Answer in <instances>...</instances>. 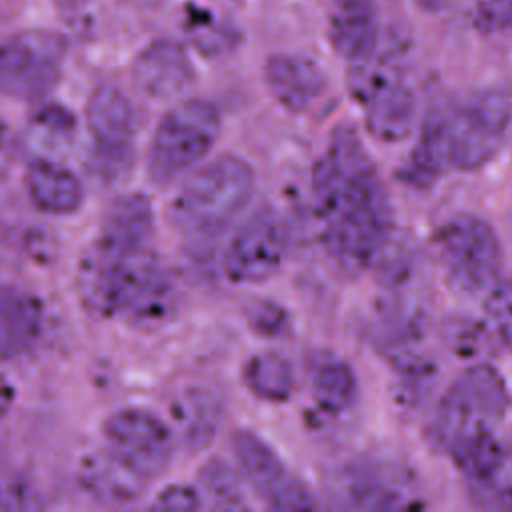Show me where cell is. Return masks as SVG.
<instances>
[{"mask_svg": "<svg viewBox=\"0 0 512 512\" xmlns=\"http://www.w3.org/2000/svg\"><path fill=\"white\" fill-rule=\"evenodd\" d=\"M152 236L154 212L150 200L142 194H124L106 210L96 242L112 250L134 252L148 250Z\"/></svg>", "mask_w": 512, "mask_h": 512, "instance_id": "cell-19", "label": "cell"}, {"mask_svg": "<svg viewBox=\"0 0 512 512\" xmlns=\"http://www.w3.org/2000/svg\"><path fill=\"white\" fill-rule=\"evenodd\" d=\"M254 184L256 176L246 160L222 154L186 178L170 204V220L188 236H212L244 210Z\"/></svg>", "mask_w": 512, "mask_h": 512, "instance_id": "cell-4", "label": "cell"}, {"mask_svg": "<svg viewBox=\"0 0 512 512\" xmlns=\"http://www.w3.org/2000/svg\"><path fill=\"white\" fill-rule=\"evenodd\" d=\"M44 328L42 300L18 286H0V364L32 350Z\"/></svg>", "mask_w": 512, "mask_h": 512, "instance_id": "cell-16", "label": "cell"}, {"mask_svg": "<svg viewBox=\"0 0 512 512\" xmlns=\"http://www.w3.org/2000/svg\"><path fill=\"white\" fill-rule=\"evenodd\" d=\"M132 78L146 96L168 100L182 94L192 84L194 66L178 42L154 40L136 56Z\"/></svg>", "mask_w": 512, "mask_h": 512, "instance_id": "cell-13", "label": "cell"}, {"mask_svg": "<svg viewBox=\"0 0 512 512\" xmlns=\"http://www.w3.org/2000/svg\"><path fill=\"white\" fill-rule=\"evenodd\" d=\"M334 50L352 64L378 50V16L372 0H336L328 18Z\"/></svg>", "mask_w": 512, "mask_h": 512, "instance_id": "cell-17", "label": "cell"}, {"mask_svg": "<svg viewBox=\"0 0 512 512\" xmlns=\"http://www.w3.org/2000/svg\"><path fill=\"white\" fill-rule=\"evenodd\" d=\"M40 506V496L32 484L18 478H0V510H32Z\"/></svg>", "mask_w": 512, "mask_h": 512, "instance_id": "cell-33", "label": "cell"}, {"mask_svg": "<svg viewBox=\"0 0 512 512\" xmlns=\"http://www.w3.org/2000/svg\"><path fill=\"white\" fill-rule=\"evenodd\" d=\"M78 290L94 314L140 330L164 326L178 308L176 284L150 248L122 252L94 242L80 262Z\"/></svg>", "mask_w": 512, "mask_h": 512, "instance_id": "cell-3", "label": "cell"}, {"mask_svg": "<svg viewBox=\"0 0 512 512\" xmlns=\"http://www.w3.org/2000/svg\"><path fill=\"white\" fill-rule=\"evenodd\" d=\"M484 312L496 344L512 352V284H494L488 292Z\"/></svg>", "mask_w": 512, "mask_h": 512, "instance_id": "cell-31", "label": "cell"}, {"mask_svg": "<svg viewBox=\"0 0 512 512\" xmlns=\"http://www.w3.org/2000/svg\"><path fill=\"white\" fill-rule=\"evenodd\" d=\"M250 326L262 336H284L290 328V318L286 310L272 300H258L248 310Z\"/></svg>", "mask_w": 512, "mask_h": 512, "instance_id": "cell-32", "label": "cell"}, {"mask_svg": "<svg viewBox=\"0 0 512 512\" xmlns=\"http://www.w3.org/2000/svg\"><path fill=\"white\" fill-rule=\"evenodd\" d=\"M200 496L212 508L218 510H246L248 502L244 498V488L240 482V472L234 470L222 458L208 460L198 472Z\"/></svg>", "mask_w": 512, "mask_h": 512, "instance_id": "cell-27", "label": "cell"}, {"mask_svg": "<svg viewBox=\"0 0 512 512\" xmlns=\"http://www.w3.org/2000/svg\"><path fill=\"white\" fill-rule=\"evenodd\" d=\"M204 506V500L200 492L188 484H170L162 488L154 500L150 502V508L158 510H200Z\"/></svg>", "mask_w": 512, "mask_h": 512, "instance_id": "cell-34", "label": "cell"}, {"mask_svg": "<svg viewBox=\"0 0 512 512\" xmlns=\"http://www.w3.org/2000/svg\"><path fill=\"white\" fill-rule=\"evenodd\" d=\"M220 134L218 108L202 98H188L158 122L148 148V174L156 184H170L192 172L212 150Z\"/></svg>", "mask_w": 512, "mask_h": 512, "instance_id": "cell-5", "label": "cell"}, {"mask_svg": "<svg viewBox=\"0 0 512 512\" xmlns=\"http://www.w3.org/2000/svg\"><path fill=\"white\" fill-rule=\"evenodd\" d=\"M368 132L380 142L404 140L416 116V98L402 78L378 88L364 102Z\"/></svg>", "mask_w": 512, "mask_h": 512, "instance_id": "cell-22", "label": "cell"}, {"mask_svg": "<svg viewBox=\"0 0 512 512\" xmlns=\"http://www.w3.org/2000/svg\"><path fill=\"white\" fill-rule=\"evenodd\" d=\"M472 496L484 508L512 510V438L502 442V452L492 472L472 486Z\"/></svg>", "mask_w": 512, "mask_h": 512, "instance_id": "cell-29", "label": "cell"}, {"mask_svg": "<svg viewBox=\"0 0 512 512\" xmlns=\"http://www.w3.org/2000/svg\"><path fill=\"white\" fill-rule=\"evenodd\" d=\"M512 396L504 376L490 364H474L454 378L442 394L430 424L436 446L446 450L454 440L492 430L504 418Z\"/></svg>", "mask_w": 512, "mask_h": 512, "instance_id": "cell-6", "label": "cell"}, {"mask_svg": "<svg viewBox=\"0 0 512 512\" xmlns=\"http://www.w3.org/2000/svg\"><path fill=\"white\" fill-rule=\"evenodd\" d=\"M14 388H12V384L4 378V376H0V420L10 412V408H12V404H14Z\"/></svg>", "mask_w": 512, "mask_h": 512, "instance_id": "cell-37", "label": "cell"}, {"mask_svg": "<svg viewBox=\"0 0 512 512\" xmlns=\"http://www.w3.org/2000/svg\"><path fill=\"white\" fill-rule=\"evenodd\" d=\"M14 150H16V144H14L12 132H10V128L0 120V180L8 174V170H10V166H12Z\"/></svg>", "mask_w": 512, "mask_h": 512, "instance_id": "cell-36", "label": "cell"}, {"mask_svg": "<svg viewBox=\"0 0 512 512\" xmlns=\"http://www.w3.org/2000/svg\"><path fill=\"white\" fill-rule=\"evenodd\" d=\"M26 192L30 202L54 216L76 212L84 202V188L78 176L58 160L34 158L26 170Z\"/></svg>", "mask_w": 512, "mask_h": 512, "instance_id": "cell-20", "label": "cell"}, {"mask_svg": "<svg viewBox=\"0 0 512 512\" xmlns=\"http://www.w3.org/2000/svg\"><path fill=\"white\" fill-rule=\"evenodd\" d=\"M306 380L312 400L326 414H342L358 398V380L346 360L330 350L310 352L306 358Z\"/></svg>", "mask_w": 512, "mask_h": 512, "instance_id": "cell-21", "label": "cell"}, {"mask_svg": "<svg viewBox=\"0 0 512 512\" xmlns=\"http://www.w3.org/2000/svg\"><path fill=\"white\" fill-rule=\"evenodd\" d=\"M220 400L206 388H186L172 402V418L182 440L192 446H204L220 422Z\"/></svg>", "mask_w": 512, "mask_h": 512, "instance_id": "cell-23", "label": "cell"}, {"mask_svg": "<svg viewBox=\"0 0 512 512\" xmlns=\"http://www.w3.org/2000/svg\"><path fill=\"white\" fill-rule=\"evenodd\" d=\"M104 446L132 466L148 482L160 476L172 458L174 438L156 414L142 408H124L110 414L102 426Z\"/></svg>", "mask_w": 512, "mask_h": 512, "instance_id": "cell-12", "label": "cell"}, {"mask_svg": "<svg viewBox=\"0 0 512 512\" xmlns=\"http://www.w3.org/2000/svg\"><path fill=\"white\" fill-rule=\"evenodd\" d=\"M264 78L270 94L290 112H306L326 90V76L320 66L300 54L270 56Z\"/></svg>", "mask_w": 512, "mask_h": 512, "instance_id": "cell-15", "label": "cell"}, {"mask_svg": "<svg viewBox=\"0 0 512 512\" xmlns=\"http://www.w3.org/2000/svg\"><path fill=\"white\" fill-rule=\"evenodd\" d=\"M186 32L192 44L206 56H218L234 48V30L204 10H190L186 18Z\"/></svg>", "mask_w": 512, "mask_h": 512, "instance_id": "cell-30", "label": "cell"}, {"mask_svg": "<svg viewBox=\"0 0 512 512\" xmlns=\"http://www.w3.org/2000/svg\"><path fill=\"white\" fill-rule=\"evenodd\" d=\"M286 252L288 236L282 218L270 206H262L232 234L222 268L228 280L236 284H258L282 268Z\"/></svg>", "mask_w": 512, "mask_h": 512, "instance_id": "cell-10", "label": "cell"}, {"mask_svg": "<svg viewBox=\"0 0 512 512\" xmlns=\"http://www.w3.org/2000/svg\"><path fill=\"white\" fill-rule=\"evenodd\" d=\"M244 382L254 396L266 402H284L294 390V368L280 352H258L244 366Z\"/></svg>", "mask_w": 512, "mask_h": 512, "instance_id": "cell-25", "label": "cell"}, {"mask_svg": "<svg viewBox=\"0 0 512 512\" xmlns=\"http://www.w3.org/2000/svg\"><path fill=\"white\" fill-rule=\"evenodd\" d=\"M422 8H426V10H438V8H442L444 4H448L450 0H416Z\"/></svg>", "mask_w": 512, "mask_h": 512, "instance_id": "cell-38", "label": "cell"}, {"mask_svg": "<svg viewBox=\"0 0 512 512\" xmlns=\"http://www.w3.org/2000/svg\"><path fill=\"white\" fill-rule=\"evenodd\" d=\"M78 484L90 498L102 504L124 506L144 494L148 480L102 446L80 460Z\"/></svg>", "mask_w": 512, "mask_h": 512, "instance_id": "cell-14", "label": "cell"}, {"mask_svg": "<svg viewBox=\"0 0 512 512\" xmlns=\"http://www.w3.org/2000/svg\"><path fill=\"white\" fill-rule=\"evenodd\" d=\"M480 22L490 30L512 26V0H480Z\"/></svg>", "mask_w": 512, "mask_h": 512, "instance_id": "cell-35", "label": "cell"}, {"mask_svg": "<svg viewBox=\"0 0 512 512\" xmlns=\"http://www.w3.org/2000/svg\"><path fill=\"white\" fill-rule=\"evenodd\" d=\"M232 452L240 476L272 510L318 508L314 494L296 478L276 450L252 430H238L232 438Z\"/></svg>", "mask_w": 512, "mask_h": 512, "instance_id": "cell-11", "label": "cell"}, {"mask_svg": "<svg viewBox=\"0 0 512 512\" xmlns=\"http://www.w3.org/2000/svg\"><path fill=\"white\" fill-rule=\"evenodd\" d=\"M446 452L452 456L454 464L466 476L470 486H474L482 482L496 466L502 452V442L492 430H478L454 440Z\"/></svg>", "mask_w": 512, "mask_h": 512, "instance_id": "cell-26", "label": "cell"}, {"mask_svg": "<svg viewBox=\"0 0 512 512\" xmlns=\"http://www.w3.org/2000/svg\"><path fill=\"white\" fill-rule=\"evenodd\" d=\"M312 198L328 254L344 270L374 264L392 236V206L358 134L340 126L312 168Z\"/></svg>", "mask_w": 512, "mask_h": 512, "instance_id": "cell-1", "label": "cell"}, {"mask_svg": "<svg viewBox=\"0 0 512 512\" xmlns=\"http://www.w3.org/2000/svg\"><path fill=\"white\" fill-rule=\"evenodd\" d=\"M86 128L90 172L106 184L122 180L132 166L136 134V114L128 96L116 86L96 88L86 104Z\"/></svg>", "mask_w": 512, "mask_h": 512, "instance_id": "cell-8", "label": "cell"}, {"mask_svg": "<svg viewBox=\"0 0 512 512\" xmlns=\"http://www.w3.org/2000/svg\"><path fill=\"white\" fill-rule=\"evenodd\" d=\"M450 284L466 294L490 290L502 270V244L492 224L476 214L448 218L434 238Z\"/></svg>", "mask_w": 512, "mask_h": 512, "instance_id": "cell-7", "label": "cell"}, {"mask_svg": "<svg viewBox=\"0 0 512 512\" xmlns=\"http://www.w3.org/2000/svg\"><path fill=\"white\" fill-rule=\"evenodd\" d=\"M340 506L354 510H400L412 508L410 494L388 476L368 464H350L336 478Z\"/></svg>", "mask_w": 512, "mask_h": 512, "instance_id": "cell-18", "label": "cell"}, {"mask_svg": "<svg viewBox=\"0 0 512 512\" xmlns=\"http://www.w3.org/2000/svg\"><path fill=\"white\" fill-rule=\"evenodd\" d=\"M512 126V96L482 88L432 108L400 176L426 188L448 170L472 172L494 160Z\"/></svg>", "mask_w": 512, "mask_h": 512, "instance_id": "cell-2", "label": "cell"}, {"mask_svg": "<svg viewBox=\"0 0 512 512\" xmlns=\"http://www.w3.org/2000/svg\"><path fill=\"white\" fill-rule=\"evenodd\" d=\"M76 134L74 114L60 104H46L38 108L26 126V144L36 152V158L56 160L64 154Z\"/></svg>", "mask_w": 512, "mask_h": 512, "instance_id": "cell-24", "label": "cell"}, {"mask_svg": "<svg viewBox=\"0 0 512 512\" xmlns=\"http://www.w3.org/2000/svg\"><path fill=\"white\" fill-rule=\"evenodd\" d=\"M444 342L462 358H478L498 344L486 324V320H476L470 316H454L444 326Z\"/></svg>", "mask_w": 512, "mask_h": 512, "instance_id": "cell-28", "label": "cell"}, {"mask_svg": "<svg viewBox=\"0 0 512 512\" xmlns=\"http://www.w3.org/2000/svg\"><path fill=\"white\" fill-rule=\"evenodd\" d=\"M66 56L62 36L46 30H24L0 40V96L40 100L60 80Z\"/></svg>", "mask_w": 512, "mask_h": 512, "instance_id": "cell-9", "label": "cell"}]
</instances>
